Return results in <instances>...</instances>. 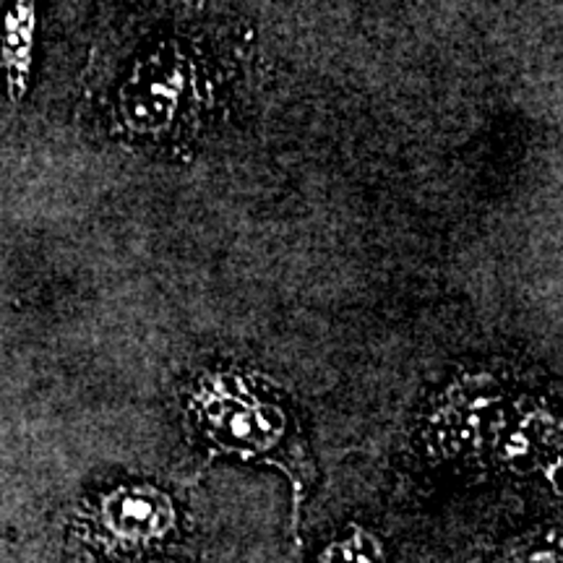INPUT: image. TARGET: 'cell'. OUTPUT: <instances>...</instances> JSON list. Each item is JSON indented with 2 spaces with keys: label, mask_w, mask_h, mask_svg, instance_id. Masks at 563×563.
<instances>
[{
  "label": "cell",
  "mask_w": 563,
  "mask_h": 563,
  "mask_svg": "<svg viewBox=\"0 0 563 563\" xmlns=\"http://www.w3.org/2000/svg\"><path fill=\"white\" fill-rule=\"evenodd\" d=\"M191 418L211 446L243 460L277 464L298 493L311 475L298 420L264 378L238 368L203 373L191 391Z\"/></svg>",
  "instance_id": "1"
},
{
  "label": "cell",
  "mask_w": 563,
  "mask_h": 563,
  "mask_svg": "<svg viewBox=\"0 0 563 563\" xmlns=\"http://www.w3.org/2000/svg\"><path fill=\"white\" fill-rule=\"evenodd\" d=\"M201 70L180 47H159L152 58L133 66L121 89V121L133 133L165 136L194 123L201 112Z\"/></svg>",
  "instance_id": "2"
},
{
  "label": "cell",
  "mask_w": 563,
  "mask_h": 563,
  "mask_svg": "<svg viewBox=\"0 0 563 563\" xmlns=\"http://www.w3.org/2000/svg\"><path fill=\"white\" fill-rule=\"evenodd\" d=\"M175 501L157 485L139 483L110 490L100 504V525L115 543L152 545L173 532Z\"/></svg>",
  "instance_id": "3"
},
{
  "label": "cell",
  "mask_w": 563,
  "mask_h": 563,
  "mask_svg": "<svg viewBox=\"0 0 563 563\" xmlns=\"http://www.w3.org/2000/svg\"><path fill=\"white\" fill-rule=\"evenodd\" d=\"M34 26H37V9L34 0H11L0 24V70H3L5 95L19 104L30 91Z\"/></svg>",
  "instance_id": "4"
},
{
  "label": "cell",
  "mask_w": 563,
  "mask_h": 563,
  "mask_svg": "<svg viewBox=\"0 0 563 563\" xmlns=\"http://www.w3.org/2000/svg\"><path fill=\"white\" fill-rule=\"evenodd\" d=\"M509 563H563V532L559 525H543L514 538L506 548Z\"/></svg>",
  "instance_id": "5"
},
{
  "label": "cell",
  "mask_w": 563,
  "mask_h": 563,
  "mask_svg": "<svg viewBox=\"0 0 563 563\" xmlns=\"http://www.w3.org/2000/svg\"><path fill=\"white\" fill-rule=\"evenodd\" d=\"M386 551L382 538H376L371 530L352 525L347 534L336 538L334 543L323 548L319 563H384Z\"/></svg>",
  "instance_id": "6"
}]
</instances>
